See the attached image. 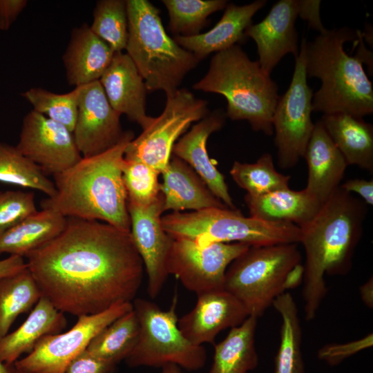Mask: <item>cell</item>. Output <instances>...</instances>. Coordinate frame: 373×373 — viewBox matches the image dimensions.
I'll return each instance as SVG.
<instances>
[{"label": "cell", "instance_id": "obj_1", "mask_svg": "<svg viewBox=\"0 0 373 373\" xmlns=\"http://www.w3.org/2000/svg\"><path fill=\"white\" fill-rule=\"evenodd\" d=\"M26 258L41 295L77 317L131 302L143 279L130 232L97 220L67 218L57 237Z\"/></svg>", "mask_w": 373, "mask_h": 373}, {"label": "cell", "instance_id": "obj_2", "mask_svg": "<svg viewBox=\"0 0 373 373\" xmlns=\"http://www.w3.org/2000/svg\"><path fill=\"white\" fill-rule=\"evenodd\" d=\"M366 213L362 200L338 186L313 219L300 227L305 251L303 298L307 321L316 317L327 292L325 276L345 275L350 270Z\"/></svg>", "mask_w": 373, "mask_h": 373}, {"label": "cell", "instance_id": "obj_3", "mask_svg": "<svg viewBox=\"0 0 373 373\" xmlns=\"http://www.w3.org/2000/svg\"><path fill=\"white\" fill-rule=\"evenodd\" d=\"M134 138L124 131L119 142L94 156L82 157L67 170L54 175L56 194L41 202L66 218L102 221L130 232L128 197L122 178L124 152Z\"/></svg>", "mask_w": 373, "mask_h": 373}, {"label": "cell", "instance_id": "obj_4", "mask_svg": "<svg viewBox=\"0 0 373 373\" xmlns=\"http://www.w3.org/2000/svg\"><path fill=\"white\" fill-rule=\"evenodd\" d=\"M361 32L347 27L326 29L313 41H305L307 77L321 82L313 95L312 111L324 115L346 113L363 117L373 113V87L363 60L350 56L344 44L356 41Z\"/></svg>", "mask_w": 373, "mask_h": 373}, {"label": "cell", "instance_id": "obj_5", "mask_svg": "<svg viewBox=\"0 0 373 373\" xmlns=\"http://www.w3.org/2000/svg\"><path fill=\"white\" fill-rule=\"evenodd\" d=\"M193 88L223 95L227 102L226 116L246 120L254 131L273 135L278 85L238 45L215 53L208 71Z\"/></svg>", "mask_w": 373, "mask_h": 373}, {"label": "cell", "instance_id": "obj_6", "mask_svg": "<svg viewBox=\"0 0 373 373\" xmlns=\"http://www.w3.org/2000/svg\"><path fill=\"white\" fill-rule=\"evenodd\" d=\"M126 53L144 80L147 90L173 95L200 61L166 33L159 10L147 0H126Z\"/></svg>", "mask_w": 373, "mask_h": 373}, {"label": "cell", "instance_id": "obj_7", "mask_svg": "<svg viewBox=\"0 0 373 373\" xmlns=\"http://www.w3.org/2000/svg\"><path fill=\"white\" fill-rule=\"evenodd\" d=\"M300 261L297 244L251 246L227 268L224 289L258 318L303 280Z\"/></svg>", "mask_w": 373, "mask_h": 373}, {"label": "cell", "instance_id": "obj_8", "mask_svg": "<svg viewBox=\"0 0 373 373\" xmlns=\"http://www.w3.org/2000/svg\"><path fill=\"white\" fill-rule=\"evenodd\" d=\"M162 224L173 239L186 238L200 245L242 242L265 246L298 244L301 240V229L294 224L245 217L237 209L173 212L162 216Z\"/></svg>", "mask_w": 373, "mask_h": 373}, {"label": "cell", "instance_id": "obj_9", "mask_svg": "<svg viewBox=\"0 0 373 373\" xmlns=\"http://www.w3.org/2000/svg\"><path fill=\"white\" fill-rule=\"evenodd\" d=\"M177 305V294L167 310L149 300L134 299L133 308L140 323V334L136 345L124 360L128 366L162 367L174 364L197 371L205 365V348L191 343L178 327Z\"/></svg>", "mask_w": 373, "mask_h": 373}, {"label": "cell", "instance_id": "obj_10", "mask_svg": "<svg viewBox=\"0 0 373 373\" xmlns=\"http://www.w3.org/2000/svg\"><path fill=\"white\" fill-rule=\"evenodd\" d=\"M207 105L189 90L178 88L166 97L161 115L129 142L124 158L142 162L162 174L171 160L175 141L193 122L209 113Z\"/></svg>", "mask_w": 373, "mask_h": 373}, {"label": "cell", "instance_id": "obj_11", "mask_svg": "<svg viewBox=\"0 0 373 373\" xmlns=\"http://www.w3.org/2000/svg\"><path fill=\"white\" fill-rule=\"evenodd\" d=\"M305 38H303L288 89L279 97L273 115L278 163L283 169L294 166L303 157L314 128L311 114L313 90L307 84Z\"/></svg>", "mask_w": 373, "mask_h": 373}, {"label": "cell", "instance_id": "obj_12", "mask_svg": "<svg viewBox=\"0 0 373 373\" xmlns=\"http://www.w3.org/2000/svg\"><path fill=\"white\" fill-rule=\"evenodd\" d=\"M132 309V302H126L95 314L78 316L71 329L44 336L31 352L17 360L14 365L24 373H64L99 332Z\"/></svg>", "mask_w": 373, "mask_h": 373}, {"label": "cell", "instance_id": "obj_13", "mask_svg": "<svg viewBox=\"0 0 373 373\" xmlns=\"http://www.w3.org/2000/svg\"><path fill=\"white\" fill-rule=\"evenodd\" d=\"M250 247L242 242L200 245L189 239L174 238L167 258V272L197 295L222 290L227 268Z\"/></svg>", "mask_w": 373, "mask_h": 373}, {"label": "cell", "instance_id": "obj_14", "mask_svg": "<svg viewBox=\"0 0 373 373\" xmlns=\"http://www.w3.org/2000/svg\"><path fill=\"white\" fill-rule=\"evenodd\" d=\"M18 151L45 173H60L82 156L73 134L66 126L33 110L23 119Z\"/></svg>", "mask_w": 373, "mask_h": 373}, {"label": "cell", "instance_id": "obj_15", "mask_svg": "<svg viewBox=\"0 0 373 373\" xmlns=\"http://www.w3.org/2000/svg\"><path fill=\"white\" fill-rule=\"evenodd\" d=\"M130 233L147 274V291L151 298L162 291L169 274L166 262L173 238L164 230L163 196L146 205L127 202Z\"/></svg>", "mask_w": 373, "mask_h": 373}, {"label": "cell", "instance_id": "obj_16", "mask_svg": "<svg viewBox=\"0 0 373 373\" xmlns=\"http://www.w3.org/2000/svg\"><path fill=\"white\" fill-rule=\"evenodd\" d=\"M120 116L109 104L99 80L81 86L73 137L82 157L100 154L122 137Z\"/></svg>", "mask_w": 373, "mask_h": 373}, {"label": "cell", "instance_id": "obj_17", "mask_svg": "<svg viewBox=\"0 0 373 373\" xmlns=\"http://www.w3.org/2000/svg\"><path fill=\"white\" fill-rule=\"evenodd\" d=\"M197 296L194 307L178 322L184 336L195 345L214 344L220 332L240 325L249 316L242 303L224 289Z\"/></svg>", "mask_w": 373, "mask_h": 373}, {"label": "cell", "instance_id": "obj_18", "mask_svg": "<svg viewBox=\"0 0 373 373\" xmlns=\"http://www.w3.org/2000/svg\"><path fill=\"white\" fill-rule=\"evenodd\" d=\"M298 16V0H280L275 3L267 16L259 23L251 24L245 30L246 37L256 44L262 69L270 75L287 54L298 56V32L295 23Z\"/></svg>", "mask_w": 373, "mask_h": 373}, {"label": "cell", "instance_id": "obj_19", "mask_svg": "<svg viewBox=\"0 0 373 373\" xmlns=\"http://www.w3.org/2000/svg\"><path fill=\"white\" fill-rule=\"evenodd\" d=\"M225 117L222 109L209 113L174 144L172 153L191 167L218 200L228 208L236 209L224 177L217 169L207 150L209 137L222 127Z\"/></svg>", "mask_w": 373, "mask_h": 373}, {"label": "cell", "instance_id": "obj_20", "mask_svg": "<svg viewBox=\"0 0 373 373\" xmlns=\"http://www.w3.org/2000/svg\"><path fill=\"white\" fill-rule=\"evenodd\" d=\"M99 82L112 108L125 115L143 129L154 117L146 115L145 82L130 57L123 52H115Z\"/></svg>", "mask_w": 373, "mask_h": 373}, {"label": "cell", "instance_id": "obj_21", "mask_svg": "<svg viewBox=\"0 0 373 373\" xmlns=\"http://www.w3.org/2000/svg\"><path fill=\"white\" fill-rule=\"evenodd\" d=\"M266 3L265 0H257L244 6L227 3L222 17L209 31L193 36L175 35L173 39L200 61L212 52L227 50L243 41L252 17Z\"/></svg>", "mask_w": 373, "mask_h": 373}, {"label": "cell", "instance_id": "obj_22", "mask_svg": "<svg viewBox=\"0 0 373 373\" xmlns=\"http://www.w3.org/2000/svg\"><path fill=\"white\" fill-rule=\"evenodd\" d=\"M303 157L308 169L305 189L323 204L340 186L348 164L321 119L314 124Z\"/></svg>", "mask_w": 373, "mask_h": 373}, {"label": "cell", "instance_id": "obj_23", "mask_svg": "<svg viewBox=\"0 0 373 373\" xmlns=\"http://www.w3.org/2000/svg\"><path fill=\"white\" fill-rule=\"evenodd\" d=\"M115 52L84 23L73 30L63 55L66 79L75 87L99 80Z\"/></svg>", "mask_w": 373, "mask_h": 373}, {"label": "cell", "instance_id": "obj_24", "mask_svg": "<svg viewBox=\"0 0 373 373\" xmlns=\"http://www.w3.org/2000/svg\"><path fill=\"white\" fill-rule=\"evenodd\" d=\"M162 175L163 180L160 183V192L163 196L164 211L228 208L210 191L191 167L181 159L175 156L171 158Z\"/></svg>", "mask_w": 373, "mask_h": 373}, {"label": "cell", "instance_id": "obj_25", "mask_svg": "<svg viewBox=\"0 0 373 373\" xmlns=\"http://www.w3.org/2000/svg\"><path fill=\"white\" fill-rule=\"evenodd\" d=\"M66 325L64 313L41 296L26 320L0 339V361L14 364L21 354L31 352L44 336L61 333Z\"/></svg>", "mask_w": 373, "mask_h": 373}, {"label": "cell", "instance_id": "obj_26", "mask_svg": "<svg viewBox=\"0 0 373 373\" xmlns=\"http://www.w3.org/2000/svg\"><path fill=\"white\" fill-rule=\"evenodd\" d=\"M245 200L250 216L275 222H289L301 227L319 211L322 204L305 189L295 191L289 187Z\"/></svg>", "mask_w": 373, "mask_h": 373}, {"label": "cell", "instance_id": "obj_27", "mask_svg": "<svg viewBox=\"0 0 373 373\" xmlns=\"http://www.w3.org/2000/svg\"><path fill=\"white\" fill-rule=\"evenodd\" d=\"M321 122L347 164L372 173L373 126L346 113L323 115Z\"/></svg>", "mask_w": 373, "mask_h": 373}, {"label": "cell", "instance_id": "obj_28", "mask_svg": "<svg viewBox=\"0 0 373 373\" xmlns=\"http://www.w3.org/2000/svg\"><path fill=\"white\" fill-rule=\"evenodd\" d=\"M67 218L42 209L0 235V255L26 257L57 237L64 229Z\"/></svg>", "mask_w": 373, "mask_h": 373}, {"label": "cell", "instance_id": "obj_29", "mask_svg": "<svg viewBox=\"0 0 373 373\" xmlns=\"http://www.w3.org/2000/svg\"><path fill=\"white\" fill-rule=\"evenodd\" d=\"M257 321L256 317L248 316L242 324L231 328L227 336L215 345L209 373H248L257 367Z\"/></svg>", "mask_w": 373, "mask_h": 373}, {"label": "cell", "instance_id": "obj_30", "mask_svg": "<svg viewBox=\"0 0 373 373\" xmlns=\"http://www.w3.org/2000/svg\"><path fill=\"white\" fill-rule=\"evenodd\" d=\"M272 305L282 320L274 373H305L301 352L302 330L295 300L291 294L285 292Z\"/></svg>", "mask_w": 373, "mask_h": 373}, {"label": "cell", "instance_id": "obj_31", "mask_svg": "<svg viewBox=\"0 0 373 373\" xmlns=\"http://www.w3.org/2000/svg\"><path fill=\"white\" fill-rule=\"evenodd\" d=\"M139 334L140 323L133 308L99 332L86 350L102 360L117 365L131 353Z\"/></svg>", "mask_w": 373, "mask_h": 373}, {"label": "cell", "instance_id": "obj_32", "mask_svg": "<svg viewBox=\"0 0 373 373\" xmlns=\"http://www.w3.org/2000/svg\"><path fill=\"white\" fill-rule=\"evenodd\" d=\"M41 296L28 267L0 278V339L8 333L16 318L31 310Z\"/></svg>", "mask_w": 373, "mask_h": 373}, {"label": "cell", "instance_id": "obj_33", "mask_svg": "<svg viewBox=\"0 0 373 373\" xmlns=\"http://www.w3.org/2000/svg\"><path fill=\"white\" fill-rule=\"evenodd\" d=\"M0 182L38 190L48 198L56 194L54 182L16 148L0 142Z\"/></svg>", "mask_w": 373, "mask_h": 373}, {"label": "cell", "instance_id": "obj_34", "mask_svg": "<svg viewBox=\"0 0 373 373\" xmlns=\"http://www.w3.org/2000/svg\"><path fill=\"white\" fill-rule=\"evenodd\" d=\"M233 181L251 197H258L289 187L290 177L276 171L272 155L262 154L254 163L233 162L230 170Z\"/></svg>", "mask_w": 373, "mask_h": 373}, {"label": "cell", "instance_id": "obj_35", "mask_svg": "<svg viewBox=\"0 0 373 373\" xmlns=\"http://www.w3.org/2000/svg\"><path fill=\"white\" fill-rule=\"evenodd\" d=\"M169 13V29L175 35L200 34L212 13L224 9L226 0H163Z\"/></svg>", "mask_w": 373, "mask_h": 373}, {"label": "cell", "instance_id": "obj_36", "mask_svg": "<svg viewBox=\"0 0 373 373\" xmlns=\"http://www.w3.org/2000/svg\"><path fill=\"white\" fill-rule=\"evenodd\" d=\"M90 28L115 52H123L126 49L128 40L126 1H97L93 10V21Z\"/></svg>", "mask_w": 373, "mask_h": 373}, {"label": "cell", "instance_id": "obj_37", "mask_svg": "<svg viewBox=\"0 0 373 373\" xmlns=\"http://www.w3.org/2000/svg\"><path fill=\"white\" fill-rule=\"evenodd\" d=\"M81 86L70 92L59 94L42 88H31L21 95L33 107V111L66 126L73 132L78 112Z\"/></svg>", "mask_w": 373, "mask_h": 373}, {"label": "cell", "instance_id": "obj_38", "mask_svg": "<svg viewBox=\"0 0 373 373\" xmlns=\"http://www.w3.org/2000/svg\"><path fill=\"white\" fill-rule=\"evenodd\" d=\"M160 173L147 164L134 160H124L122 178L128 201L146 205L160 194Z\"/></svg>", "mask_w": 373, "mask_h": 373}, {"label": "cell", "instance_id": "obj_39", "mask_svg": "<svg viewBox=\"0 0 373 373\" xmlns=\"http://www.w3.org/2000/svg\"><path fill=\"white\" fill-rule=\"evenodd\" d=\"M33 192L0 193V235L37 212Z\"/></svg>", "mask_w": 373, "mask_h": 373}, {"label": "cell", "instance_id": "obj_40", "mask_svg": "<svg viewBox=\"0 0 373 373\" xmlns=\"http://www.w3.org/2000/svg\"><path fill=\"white\" fill-rule=\"evenodd\" d=\"M372 334L358 340L341 343L328 344L318 352V357L329 365H336L348 357L372 346Z\"/></svg>", "mask_w": 373, "mask_h": 373}, {"label": "cell", "instance_id": "obj_41", "mask_svg": "<svg viewBox=\"0 0 373 373\" xmlns=\"http://www.w3.org/2000/svg\"><path fill=\"white\" fill-rule=\"evenodd\" d=\"M117 365L102 360L86 350L68 366L64 373H115Z\"/></svg>", "mask_w": 373, "mask_h": 373}, {"label": "cell", "instance_id": "obj_42", "mask_svg": "<svg viewBox=\"0 0 373 373\" xmlns=\"http://www.w3.org/2000/svg\"><path fill=\"white\" fill-rule=\"evenodd\" d=\"M27 3V0H0V30H9Z\"/></svg>", "mask_w": 373, "mask_h": 373}, {"label": "cell", "instance_id": "obj_43", "mask_svg": "<svg viewBox=\"0 0 373 373\" xmlns=\"http://www.w3.org/2000/svg\"><path fill=\"white\" fill-rule=\"evenodd\" d=\"M298 16L308 21L309 26L320 33L326 29L323 26L320 17L321 1L298 0Z\"/></svg>", "mask_w": 373, "mask_h": 373}, {"label": "cell", "instance_id": "obj_44", "mask_svg": "<svg viewBox=\"0 0 373 373\" xmlns=\"http://www.w3.org/2000/svg\"><path fill=\"white\" fill-rule=\"evenodd\" d=\"M340 188L349 193H356L368 205L373 204V180L354 178L340 184Z\"/></svg>", "mask_w": 373, "mask_h": 373}, {"label": "cell", "instance_id": "obj_45", "mask_svg": "<svg viewBox=\"0 0 373 373\" xmlns=\"http://www.w3.org/2000/svg\"><path fill=\"white\" fill-rule=\"evenodd\" d=\"M27 267V263L23 257L10 256L0 260V278L19 273Z\"/></svg>", "mask_w": 373, "mask_h": 373}, {"label": "cell", "instance_id": "obj_46", "mask_svg": "<svg viewBox=\"0 0 373 373\" xmlns=\"http://www.w3.org/2000/svg\"><path fill=\"white\" fill-rule=\"evenodd\" d=\"M360 295L364 304L369 308L373 307V280L371 277L365 283L359 287Z\"/></svg>", "mask_w": 373, "mask_h": 373}, {"label": "cell", "instance_id": "obj_47", "mask_svg": "<svg viewBox=\"0 0 373 373\" xmlns=\"http://www.w3.org/2000/svg\"><path fill=\"white\" fill-rule=\"evenodd\" d=\"M161 373H184L182 368L174 364H168L162 367Z\"/></svg>", "mask_w": 373, "mask_h": 373}, {"label": "cell", "instance_id": "obj_48", "mask_svg": "<svg viewBox=\"0 0 373 373\" xmlns=\"http://www.w3.org/2000/svg\"><path fill=\"white\" fill-rule=\"evenodd\" d=\"M0 373H16V368L12 365H7L0 361Z\"/></svg>", "mask_w": 373, "mask_h": 373}, {"label": "cell", "instance_id": "obj_49", "mask_svg": "<svg viewBox=\"0 0 373 373\" xmlns=\"http://www.w3.org/2000/svg\"><path fill=\"white\" fill-rule=\"evenodd\" d=\"M16 373H24V372H21V371H19V370H17L16 369Z\"/></svg>", "mask_w": 373, "mask_h": 373}, {"label": "cell", "instance_id": "obj_50", "mask_svg": "<svg viewBox=\"0 0 373 373\" xmlns=\"http://www.w3.org/2000/svg\"><path fill=\"white\" fill-rule=\"evenodd\" d=\"M0 193H1V191H0Z\"/></svg>", "mask_w": 373, "mask_h": 373}]
</instances>
